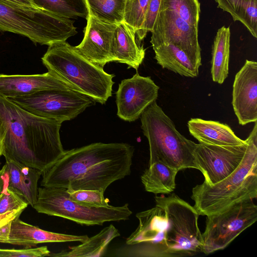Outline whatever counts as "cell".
<instances>
[{
    "label": "cell",
    "mask_w": 257,
    "mask_h": 257,
    "mask_svg": "<svg viewBox=\"0 0 257 257\" xmlns=\"http://www.w3.org/2000/svg\"><path fill=\"white\" fill-rule=\"evenodd\" d=\"M48 89H70V84L50 72L41 74H0V95L7 98L30 95Z\"/></svg>",
    "instance_id": "e0dca14e"
},
{
    "label": "cell",
    "mask_w": 257,
    "mask_h": 257,
    "mask_svg": "<svg viewBox=\"0 0 257 257\" xmlns=\"http://www.w3.org/2000/svg\"><path fill=\"white\" fill-rule=\"evenodd\" d=\"M5 171V166L4 165L0 170V185H3V175Z\"/></svg>",
    "instance_id": "74e56055"
},
{
    "label": "cell",
    "mask_w": 257,
    "mask_h": 257,
    "mask_svg": "<svg viewBox=\"0 0 257 257\" xmlns=\"http://www.w3.org/2000/svg\"><path fill=\"white\" fill-rule=\"evenodd\" d=\"M74 21L48 11L0 1V30L49 45L77 34Z\"/></svg>",
    "instance_id": "8992f818"
},
{
    "label": "cell",
    "mask_w": 257,
    "mask_h": 257,
    "mask_svg": "<svg viewBox=\"0 0 257 257\" xmlns=\"http://www.w3.org/2000/svg\"><path fill=\"white\" fill-rule=\"evenodd\" d=\"M190 134L199 143L231 146L246 143L238 138L226 124L199 118H191L187 122Z\"/></svg>",
    "instance_id": "44dd1931"
},
{
    "label": "cell",
    "mask_w": 257,
    "mask_h": 257,
    "mask_svg": "<svg viewBox=\"0 0 257 257\" xmlns=\"http://www.w3.org/2000/svg\"><path fill=\"white\" fill-rule=\"evenodd\" d=\"M178 170L156 162L150 165L141 177L146 191L155 194H168L176 186L175 178Z\"/></svg>",
    "instance_id": "cb8c5ba5"
},
{
    "label": "cell",
    "mask_w": 257,
    "mask_h": 257,
    "mask_svg": "<svg viewBox=\"0 0 257 257\" xmlns=\"http://www.w3.org/2000/svg\"><path fill=\"white\" fill-rule=\"evenodd\" d=\"M244 157L229 176L212 185L204 182L192 191L199 215L213 214L236 203L257 197V123L248 138Z\"/></svg>",
    "instance_id": "3957f363"
},
{
    "label": "cell",
    "mask_w": 257,
    "mask_h": 257,
    "mask_svg": "<svg viewBox=\"0 0 257 257\" xmlns=\"http://www.w3.org/2000/svg\"><path fill=\"white\" fill-rule=\"evenodd\" d=\"M246 142L243 145L231 146L196 144L193 155L198 170L204 177V182L214 185L231 174L244 157L247 147Z\"/></svg>",
    "instance_id": "4fadbf2b"
},
{
    "label": "cell",
    "mask_w": 257,
    "mask_h": 257,
    "mask_svg": "<svg viewBox=\"0 0 257 257\" xmlns=\"http://www.w3.org/2000/svg\"><path fill=\"white\" fill-rule=\"evenodd\" d=\"M5 175L8 186L34 207L38 197V183L43 172L21 163L6 161Z\"/></svg>",
    "instance_id": "ffe728a7"
},
{
    "label": "cell",
    "mask_w": 257,
    "mask_h": 257,
    "mask_svg": "<svg viewBox=\"0 0 257 257\" xmlns=\"http://www.w3.org/2000/svg\"><path fill=\"white\" fill-rule=\"evenodd\" d=\"M140 118L141 128L149 144V165L160 162L178 171L198 169L193 155L196 144L177 130L156 101L145 110Z\"/></svg>",
    "instance_id": "5b68a950"
},
{
    "label": "cell",
    "mask_w": 257,
    "mask_h": 257,
    "mask_svg": "<svg viewBox=\"0 0 257 257\" xmlns=\"http://www.w3.org/2000/svg\"><path fill=\"white\" fill-rule=\"evenodd\" d=\"M167 215V240L171 257L193 256L202 252L203 240L195 208L175 194L155 198Z\"/></svg>",
    "instance_id": "ba28073f"
},
{
    "label": "cell",
    "mask_w": 257,
    "mask_h": 257,
    "mask_svg": "<svg viewBox=\"0 0 257 257\" xmlns=\"http://www.w3.org/2000/svg\"><path fill=\"white\" fill-rule=\"evenodd\" d=\"M145 56V49L139 44L134 29L124 21L117 24L112 39V62L125 64L128 68L137 70Z\"/></svg>",
    "instance_id": "d6986e66"
},
{
    "label": "cell",
    "mask_w": 257,
    "mask_h": 257,
    "mask_svg": "<svg viewBox=\"0 0 257 257\" xmlns=\"http://www.w3.org/2000/svg\"><path fill=\"white\" fill-rule=\"evenodd\" d=\"M153 49L157 63L163 68L186 77L198 76L199 67L179 47L171 44H163Z\"/></svg>",
    "instance_id": "7402d4cb"
},
{
    "label": "cell",
    "mask_w": 257,
    "mask_h": 257,
    "mask_svg": "<svg viewBox=\"0 0 257 257\" xmlns=\"http://www.w3.org/2000/svg\"><path fill=\"white\" fill-rule=\"evenodd\" d=\"M117 229L112 224L105 227L96 235L88 237L77 246H71L69 250H63L57 253H50L51 256L98 257L102 256L109 243L119 236Z\"/></svg>",
    "instance_id": "603a6c76"
},
{
    "label": "cell",
    "mask_w": 257,
    "mask_h": 257,
    "mask_svg": "<svg viewBox=\"0 0 257 257\" xmlns=\"http://www.w3.org/2000/svg\"><path fill=\"white\" fill-rule=\"evenodd\" d=\"M81 42L75 49L84 58L101 67L112 62V44L117 24L103 22L88 15Z\"/></svg>",
    "instance_id": "2e32d148"
},
{
    "label": "cell",
    "mask_w": 257,
    "mask_h": 257,
    "mask_svg": "<svg viewBox=\"0 0 257 257\" xmlns=\"http://www.w3.org/2000/svg\"><path fill=\"white\" fill-rule=\"evenodd\" d=\"M230 38L229 27L222 26L218 30L212 46L211 77L219 84L223 83L228 74Z\"/></svg>",
    "instance_id": "d4e9b609"
},
{
    "label": "cell",
    "mask_w": 257,
    "mask_h": 257,
    "mask_svg": "<svg viewBox=\"0 0 257 257\" xmlns=\"http://www.w3.org/2000/svg\"><path fill=\"white\" fill-rule=\"evenodd\" d=\"M88 15L110 24L123 21L126 0H85Z\"/></svg>",
    "instance_id": "4316f807"
},
{
    "label": "cell",
    "mask_w": 257,
    "mask_h": 257,
    "mask_svg": "<svg viewBox=\"0 0 257 257\" xmlns=\"http://www.w3.org/2000/svg\"><path fill=\"white\" fill-rule=\"evenodd\" d=\"M3 185H0V190H2V187H3Z\"/></svg>",
    "instance_id": "f35d334b"
},
{
    "label": "cell",
    "mask_w": 257,
    "mask_h": 257,
    "mask_svg": "<svg viewBox=\"0 0 257 257\" xmlns=\"http://www.w3.org/2000/svg\"><path fill=\"white\" fill-rule=\"evenodd\" d=\"M134 148L123 143H95L65 151L42 173L41 186L67 190H98L131 172Z\"/></svg>",
    "instance_id": "6da1fadb"
},
{
    "label": "cell",
    "mask_w": 257,
    "mask_h": 257,
    "mask_svg": "<svg viewBox=\"0 0 257 257\" xmlns=\"http://www.w3.org/2000/svg\"><path fill=\"white\" fill-rule=\"evenodd\" d=\"M139 223L127 237L128 246L118 252L119 256L136 257H171L167 240L168 220L164 209L156 205L138 212Z\"/></svg>",
    "instance_id": "8fae6325"
},
{
    "label": "cell",
    "mask_w": 257,
    "mask_h": 257,
    "mask_svg": "<svg viewBox=\"0 0 257 257\" xmlns=\"http://www.w3.org/2000/svg\"><path fill=\"white\" fill-rule=\"evenodd\" d=\"M170 9L189 25L198 28L200 5L198 0H161L160 9Z\"/></svg>",
    "instance_id": "f1b7e54d"
},
{
    "label": "cell",
    "mask_w": 257,
    "mask_h": 257,
    "mask_svg": "<svg viewBox=\"0 0 257 257\" xmlns=\"http://www.w3.org/2000/svg\"><path fill=\"white\" fill-rule=\"evenodd\" d=\"M161 0H149L141 28L136 33V38L140 43L149 32H151L160 10Z\"/></svg>",
    "instance_id": "d6a6232c"
},
{
    "label": "cell",
    "mask_w": 257,
    "mask_h": 257,
    "mask_svg": "<svg viewBox=\"0 0 257 257\" xmlns=\"http://www.w3.org/2000/svg\"><path fill=\"white\" fill-rule=\"evenodd\" d=\"M7 3L15 4L22 6L38 8L36 7L32 0H0Z\"/></svg>",
    "instance_id": "d590c367"
},
{
    "label": "cell",
    "mask_w": 257,
    "mask_h": 257,
    "mask_svg": "<svg viewBox=\"0 0 257 257\" xmlns=\"http://www.w3.org/2000/svg\"><path fill=\"white\" fill-rule=\"evenodd\" d=\"M36 7L69 19H87L85 0H32Z\"/></svg>",
    "instance_id": "83f0119b"
},
{
    "label": "cell",
    "mask_w": 257,
    "mask_h": 257,
    "mask_svg": "<svg viewBox=\"0 0 257 257\" xmlns=\"http://www.w3.org/2000/svg\"><path fill=\"white\" fill-rule=\"evenodd\" d=\"M41 60L48 72L96 102L104 104L111 96L115 75L84 58L66 41L48 45Z\"/></svg>",
    "instance_id": "277c9868"
},
{
    "label": "cell",
    "mask_w": 257,
    "mask_h": 257,
    "mask_svg": "<svg viewBox=\"0 0 257 257\" xmlns=\"http://www.w3.org/2000/svg\"><path fill=\"white\" fill-rule=\"evenodd\" d=\"M88 238L87 235H76L46 231L22 221L19 216L11 223L9 244L34 247L42 243L83 242Z\"/></svg>",
    "instance_id": "ac0fdd59"
},
{
    "label": "cell",
    "mask_w": 257,
    "mask_h": 257,
    "mask_svg": "<svg viewBox=\"0 0 257 257\" xmlns=\"http://www.w3.org/2000/svg\"><path fill=\"white\" fill-rule=\"evenodd\" d=\"M9 99L34 115L61 123L75 118L96 103L90 96L70 89L44 90Z\"/></svg>",
    "instance_id": "9c48e42d"
},
{
    "label": "cell",
    "mask_w": 257,
    "mask_h": 257,
    "mask_svg": "<svg viewBox=\"0 0 257 257\" xmlns=\"http://www.w3.org/2000/svg\"><path fill=\"white\" fill-rule=\"evenodd\" d=\"M159 89L150 76L144 77L138 72L121 80L115 93L117 116L128 122L138 119L156 101Z\"/></svg>",
    "instance_id": "5bb4252c"
},
{
    "label": "cell",
    "mask_w": 257,
    "mask_h": 257,
    "mask_svg": "<svg viewBox=\"0 0 257 257\" xmlns=\"http://www.w3.org/2000/svg\"><path fill=\"white\" fill-rule=\"evenodd\" d=\"M24 209L14 210L0 214V242L9 243L11 223L19 217Z\"/></svg>",
    "instance_id": "e575fe53"
},
{
    "label": "cell",
    "mask_w": 257,
    "mask_h": 257,
    "mask_svg": "<svg viewBox=\"0 0 257 257\" xmlns=\"http://www.w3.org/2000/svg\"><path fill=\"white\" fill-rule=\"evenodd\" d=\"M217 7L239 21L252 36L257 38V0H215Z\"/></svg>",
    "instance_id": "484cf974"
},
{
    "label": "cell",
    "mask_w": 257,
    "mask_h": 257,
    "mask_svg": "<svg viewBox=\"0 0 257 257\" xmlns=\"http://www.w3.org/2000/svg\"><path fill=\"white\" fill-rule=\"evenodd\" d=\"M4 133L3 127L0 124V158L3 156L4 149Z\"/></svg>",
    "instance_id": "8d00e7d4"
},
{
    "label": "cell",
    "mask_w": 257,
    "mask_h": 257,
    "mask_svg": "<svg viewBox=\"0 0 257 257\" xmlns=\"http://www.w3.org/2000/svg\"><path fill=\"white\" fill-rule=\"evenodd\" d=\"M28 205L22 196L8 186L5 171L3 185L0 192V214L14 210H25Z\"/></svg>",
    "instance_id": "4dcf8cb0"
},
{
    "label": "cell",
    "mask_w": 257,
    "mask_h": 257,
    "mask_svg": "<svg viewBox=\"0 0 257 257\" xmlns=\"http://www.w3.org/2000/svg\"><path fill=\"white\" fill-rule=\"evenodd\" d=\"M206 216L202 252L208 254L224 249L253 224L257 219V206L253 199L246 200Z\"/></svg>",
    "instance_id": "30bf717a"
},
{
    "label": "cell",
    "mask_w": 257,
    "mask_h": 257,
    "mask_svg": "<svg viewBox=\"0 0 257 257\" xmlns=\"http://www.w3.org/2000/svg\"><path fill=\"white\" fill-rule=\"evenodd\" d=\"M71 199L79 204L90 207H105L109 205L104 197V192L98 190H67Z\"/></svg>",
    "instance_id": "1f68e13d"
},
{
    "label": "cell",
    "mask_w": 257,
    "mask_h": 257,
    "mask_svg": "<svg viewBox=\"0 0 257 257\" xmlns=\"http://www.w3.org/2000/svg\"><path fill=\"white\" fill-rule=\"evenodd\" d=\"M149 0H126L123 21L136 33L141 28Z\"/></svg>",
    "instance_id": "f546056e"
},
{
    "label": "cell",
    "mask_w": 257,
    "mask_h": 257,
    "mask_svg": "<svg viewBox=\"0 0 257 257\" xmlns=\"http://www.w3.org/2000/svg\"><path fill=\"white\" fill-rule=\"evenodd\" d=\"M33 208L40 213L88 226L127 220L132 214L127 203L120 206L90 207L71 199L65 188L42 186L38 188L37 200Z\"/></svg>",
    "instance_id": "52a82bcc"
},
{
    "label": "cell",
    "mask_w": 257,
    "mask_h": 257,
    "mask_svg": "<svg viewBox=\"0 0 257 257\" xmlns=\"http://www.w3.org/2000/svg\"><path fill=\"white\" fill-rule=\"evenodd\" d=\"M232 105L239 124L257 120V63L246 60L236 74Z\"/></svg>",
    "instance_id": "9a60e30c"
},
{
    "label": "cell",
    "mask_w": 257,
    "mask_h": 257,
    "mask_svg": "<svg viewBox=\"0 0 257 257\" xmlns=\"http://www.w3.org/2000/svg\"><path fill=\"white\" fill-rule=\"evenodd\" d=\"M151 32L153 47L173 44L182 50L198 67L202 65L198 28L188 24L172 10H159Z\"/></svg>",
    "instance_id": "7c38bea8"
},
{
    "label": "cell",
    "mask_w": 257,
    "mask_h": 257,
    "mask_svg": "<svg viewBox=\"0 0 257 257\" xmlns=\"http://www.w3.org/2000/svg\"><path fill=\"white\" fill-rule=\"evenodd\" d=\"M3 156L43 172L64 154L59 131L62 123L34 115L0 95Z\"/></svg>",
    "instance_id": "7a4b0ae2"
},
{
    "label": "cell",
    "mask_w": 257,
    "mask_h": 257,
    "mask_svg": "<svg viewBox=\"0 0 257 257\" xmlns=\"http://www.w3.org/2000/svg\"><path fill=\"white\" fill-rule=\"evenodd\" d=\"M47 246L33 248L25 247L22 249H6L0 248V256L42 257L50 253Z\"/></svg>",
    "instance_id": "836d02e7"
}]
</instances>
